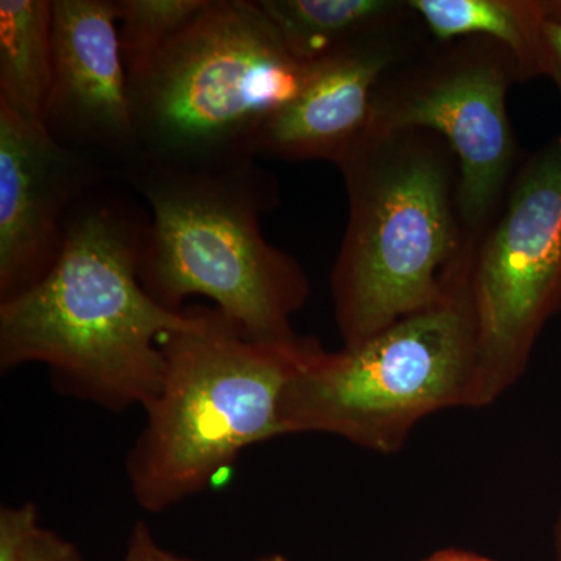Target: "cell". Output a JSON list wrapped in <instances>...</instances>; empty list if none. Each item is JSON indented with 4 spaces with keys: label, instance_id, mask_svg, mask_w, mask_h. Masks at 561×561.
<instances>
[{
    "label": "cell",
    "instance_id": "obj_17",
    "mask_svg": "<svg viewBox=\"0 0 561 561\" xmlns=\"http://www.w3.org/2000/svg\"><path fill=\"white\" fill-rule=\"evenodd\" d=\"M20 561H84L76 546L55 531L41 529Z\"/></svg>",
    "mask_w": 561,
    "mask_h": 561
},
{
    "label": "cell",
    "instance_id": "obj_14",
    "mask_svg": "<svg viewBox=\"0 0 561 561\" xmlns=\"http://www.w3.org/2000/svg\"><path fill=\"white\" fill-rule=\"evenodd\" d=\"M295 60L312 65L409 10L400 0H257Z\"/></svg>",
    "mask_w": 561,
    "mask_h": 561
},
{
    "label": "cell",
    "instance_id": "obj_9",
    "mask_svg": "<svg viewBox=\"0 0 561 561\" xmlns=\"http://www.w3.org/2000/svg\"><path fill=\"white\" fill-rule=\"evenodd\" d=\"M54 65L43 125L117 180L140 158L116 0H51Z\"/></svg>",
    "mask_w": 561,
    "mask_h": 561
},
{
    "label": "cell",
    "instance_id": "obj_11",
    "mask_svg": "<svg viewBox=\"0 0 561 561\" xmlns=\"http://www.w3.org/2000/svg\"><path fill=\"white\" fill-rule=\"evenodd\" d=\"M409 2V0H408ZM432 36L409 10L312 62L305 87L273 114L254 158L337 162L370 124L373 95L383 73Z\"/></svg>",
    "mask_w": 561,
    "mask_h": 561
},
{
    "label": "cell",
    "instance_id": "obj_4",
    "mask_svg": "<svg viewBox=\"0 0 561 561\" xmlns=\"http://www.w3.org/2000/svg\"><path fill=\"white\" fill-rule=\"evenodd\" d=\"M316 339L254 341L216 308L162 339L161 389L125 457L133 500L161 513L208 489L239 454L284 434L279 405Z\"/></svg>",
    "mask_w": 561,
    "mask_h": 561
},
{
    "label": "cell",
    "instance_id": "obj_8",
    "mask_svg": "<svg viewBox=\"0 0 561 561\" xmlns=\"http://www.w3.org/2000/svg\"><path fill=\"white\" fill-rule=\"evenodd\" d=\"M478 371L471 408L522 378L542 328L561 311V131L523 157L471 262Z\"/></svg>",
    "mask_w": 561,
    "mask_h": 561
},
{
    "label": "cell",
    "instance_id": "obj_3",
    "mask_svg": "<svg viewBox=\"0 0 561 561\" xmlns=\"http://www.w3.org/2000/svg\"><path fill=\"white\" fill-rule=\"evenodd\" d=\"M117 180L149 210L139 278L154 300L180 312L206 297L254 341L297 337L290 320L311 287L262 236V216L279 203L272 173L256 160L197 171L138 160Z\"/></svg>",
    "mask_w": 561,
    "mask_h": 561
},
{
    "label": "cell",
    "instance_id": "obj_22",
    "mask_svg": "<svg viewBox=\"0 0 561 561\" xmlns=\"http://www.w3.org/2000/svg\"><path fill=\"white\" fill-rule=\"evenodd\" d=\"M181 561H191V560L181 559ZM257 561H287V560H286V557H283V556H268V557H264V559H261Z\"/></svg>",
    "mask_w": 561,
    "mask_h": 561
},
{
    "label": "cell",
    "instance_id": "obj_20",
    "mask_svg": "<svg viewBox=\"0 0 561 561\" xmlns=\"http://www.w3.org/2000/svg\"><path fill=\"white\" fill-rule=\"evenodd\" d=\"M423 561H494L479 553L459 551V549H446V551L435 552L430 559Z\"/></svg>",
    "mask_w": 561,
    "mask_h": 561
},
{
    "label": "cell",
    "instance_id": "obj_1",
    "mask_svg": "<svg viewBox=\"0 0 561 561\" xmlns=\"http://www.w3.org/2000/svg\"><path fill=\"white\" fill-rule=\"evenodd\" d=\"M149 210L119 180L88 192L70 213L51 271L0 302V368H49L73 397L106 411L146 409L161 389L162 339L190 330L202 308L171 311L144 289Z\"/></svg>",
    "mask_w": 561,
    "mask_h": 561
},
{
    "label": "cell",
    "instance_id": "obj_5",
    "mask_svg": "<svg viewBox=\"0 0 561 561\" xmlns=\"http://www.w3.org/2000/svg\"><path fill=\"white\" fill-rule=\"evenodd\" d=\"M311 68L291 57L257 2L209 0L130 81L139 160L194 171L256 160L262 128Z\"/></svg>",
    "mask_w": 561,
    "mask_h": 561
},
{
    "label": "cell",
    "instance_id": "obj_15",
    "mask_svg": "<svg viewBox=\"0 0 561 561\" xmlns=\"http://www.w3.org/2000/svg\"><path fill=\"white\" fill-rule=\"evenodd\" d=\"M209 0H116L122 60L128 83L149 70L162 49Z\"/></svg>",
    "mask_w": 561,
    "mask_h": 561
},
{
    "label": "cell",
    "instance_id": "obj_18",
    "mask_svg": "<svg viewBox=\"0 0 561 561\" xmlns=\"http://www.w3.org/2000/svg\"><path fill=\"white\" fill-rule=\"evenodd\" d=\"M124 561H181V557L161 548L151 535L150 527L139 522L133 527Z\"/></svg>",
    "mask_w": 561,
    "mask_h": 561
},
{
    "label": "cell",
    "instance_id": "obj_16",
    "mask_svg": "<svg viewBox=\"0 0 561 561\" xmlns=\"http://www.w3.org/2000/svg\"><path fill=\"white\" fill-rule=\"evenodd\" d=\"M41 529L33 502L0 508V561H20Z\"/></svg>",
    "mask_w": 561,
    "mask_h": 561
},
{
    "label": "cell",
    "instance_id": "obj_19",
    "mask_svg": "<svg viewBox=\"0 0 561 561\" xmlns=\"http://www.w3.org/2000/svg\"><path fill=\"white\" fill-rule=\"evenodd\" d=\"M546 77L561 95V0H553L551 16L545 24Z\"/></svg>",
    "mask_w": 561,
    "mask_h": 561
},
{
    "label": "cell",
    "instance_id": "obj_7",
    "mask_svg": "<svg viewBox=\"0 0 561 561\" xmlns=\"http://www.w3.org/2000/svg\"><path fill=\"white\" fill-rule=\"evenodd\" d=\"M524 81L507 47L485 36L431 38L383 73L373 95V128H424L440 135L459 160L457 206L474 257L504 205L522 151L507 95Z\"/></svg>",
    "mask_w": 561,
    "mask_h": 561
},
{
    "label": "cell",
    "instance_id": "obj_21",
    "mask_svg": "<svg viewBox=\"0 0 561 561\" xmlns=\"http://www.w3.org/2000/svg\"><path fill=\"white\" fill-rule=\"evenodd\" d=\"M556 552H557V561H561V507H560L559 518H557V524H556Z\"/></svg>",
    "mask_w": 561,
    "mask_h": 561
},
{
    "label": "cell",
    "instance_id": "obj_6",
    "mask_svg": "<svg viewBox=\"0 0 561 561\" xmlns=\"http://www.w3.org/2000/svg\"><path fill=\"white\" fill-rule=\"evenodd\" d=\"M478 321L470 278L434 308L375 337L328 353L323 346L280 397L284 434H331L370 451H400L432 413L471 408Z\"/></svg>",
    "mask_w": 561,
    "mask_h": 561
},
{
    "label": "cell",
    "instance_id": "obj_12",
    "mask_svg": "<svg viewBox=\"0 0 561 561\" xmlns=\"http://www.w3.org/2000/svg\"><path fill=\"white\" fill-rule=\"evenodd\" d=\"M432 38L485 36L515 55L524 81L546 77L545 24L553 0H409Z\"/></svg>",
    "mask_w": 561,
    "mask_h": 561
},
{
    "label": "cell",
    "instance_id": "obj_2",
    "mask_svg": "<svg viewBox=\"0 0 561 561\" xmlns=\"http://www.w3.org/2000/svg\"><path fill=\"white\" fill-rule=\"evenodd\" d=\"M348 224L331 273L343 348L445 301L470 278L459 160L424 128L368 127L337 162Z\"/></svg>",
    "mask_w": 561,
    "mask_h": 561
},
{
    "label": "cell",
    "instance_id": "obj_10",
    "mask_svg": "<svg viewBox=\"0 0 561 561\" xmlns=\"http://www.w3.org/2000/svg\"><path fill=\"white\" fill-rule=\"evenodd\" d=\"M106 180L116 179L98 161L0 105V302L51 271L70 213Z\"/></svg>",
    "mask_w": 561,
    "mask_h": 561
},
{
    "label": "cell",
    "instance_id": "obj_13",
    "mask_svg": "<svg viewBox=\"0 0 561 561\" xmlns=\"http://www.w3.org/2000/svg\"><path fill=\"white\" fill-rule=\"evenodd\" d=\"M54 65L50 0L0 2V105L43 124Z\"/></svg>",
    "mask_w": 561,
    "mask_h": 561
}]
</instances>
